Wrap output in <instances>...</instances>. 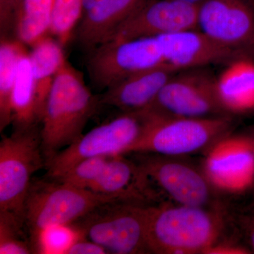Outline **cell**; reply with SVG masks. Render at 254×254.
I'll return each instance as SVG.
<instances>
[{"label": "cell", "mask_w": 254, "mask_h": 254, "mask_svg": "<svg viewBox=\"0 0 254 254\" xmlns=\"http://www.w3.org/2000/svg\"><path fill=\"white\" fill-rule=\"evenodd\" d=\"M99 104L100 98L92 93L83 75L66 62L52 85L40 123L46 166L83 135V128Z\"/></svg>", "instance_id": "1"}, {"label": "cell", "mask_w": 254, "mask_h": 254, "mask_svg": "<svg viewBox=\"0 0 254 254\" xmlns=\"http://www.w3.org/2000/svg\"><path fill=\"white\" fill-rule=\"evenodd\" d=\"M226 213L213 208L163 202L150 205L148 247L150 254H204L220 241Z\"/></svg>", "instance_id": "2"}, {"label": "cell", "mask_w": 254, "mask_h": 254, "mask_svg": "<svg viewBox=\"0 0 254 254\" xmlns=\"http://www.w3.org/2000/svg\"><path fill=\"white\" fill-rule=\"evenodd\" d=\"M113 201L120 200L56 179L33 181L25 205V226L33 254L44 253L43 236L48 230L69 227L97 207Z\"/></svg>", "instance_id": "3"}, {"label": "cell", "mask_w": 254, "mask_h": 254, "mask_svg": "<svg viewBox=\"0 0 254 254\" xmlns=\"http://www.w3.org/2000/svg\"><path fill=\"white\" fill-rule=\"evenodd\" d=\"M150 205L113 201L97 207L69 227L76 236L103 247L108 254H150Z\"/></svg>", "instance_id": "4"}, {"label": "cell", "mask_w": 254, "mask_h": 254, "mask_svg": "<svg viewBox=\"0 0 254 254\" xmlns=\"http://www.w3.org/2000/svg\"><path fill=\"white\" fill-rule=\"evenodd\" d=\"M155 117L148 109L123 112L117 118L95 127L52 159L46 166V177L57 178L92 157L129 154Z\"/></svg>", "instance_id": "5"}, {"label": "cell", "mask_w": 254, "mask_h": 254, "mask_svg": "<svg viewBox=\"0 0 254 254\" xmlns=\"http://www.w3.org/2000/svg\"><path fill=\"white\" fill-rule=\"evenodd\" d=\"M46 167L38 126L14 129L0 143V213L25 225V205L32 177Z\"/></svg>", "instance_id": "6"}, {"label": "cell", "mask_w": 254, "mask_h": 254, "mask_svg": "<svg viewBox=\"0 0 254 254\" xmlns=\"http://www.w3.org/2000/svg\"><path fill=\"white\" fill-rule=\"evenodd\" d=\"M155 115V114H154ZM155 117L141 141L131 153H153L181 157L207 151L231 134V116L210 118H168Z\"/></svg>", "instance_id": "7"}, {"label": "cell", "mask_w": 254, "mask_h": 254, "mask_svg": "<svg viewBox=\"0 0 254 254\" xmlns=\"http://www.w3.org/2000/svg\"><path fill=\"white\" fill-rule=\"evenodd\" d=\"M207 69L194 68L177 71L147 109L162 118L229 116L218 100L217 76Z\"/></svg>", "instance_id": "8"}, {"label": "cell", "mask_w": 254, "mask_h": 254, "mask_svg": "<svg viewBox=\"0 0 254 254\" xmlns=\"http://www.w3.org/2000/svg\"><path fill=\"white\" fill-rule=\"evenodd\" d=\"M137 162L162 195L175 204L213 208L219 206L218 195L203 170L178 157L136 153Z\"/></svg>", "instance_id": "9"}, {"label": "cell", "mask_w": 254, "mask_h": 254, "mask_svg": "<svg viewBox=\"0 0 254 254\" xmlns=\"http://www.w3.org/2000/svg\"><path fill=\"white\" fill-rule=\"evenodd\" d=\"M91 51L87 63L88 73L92 82L102 89L165 63L157 37L112 40Z\"/></svg>", "instance_id": "10"}, {"label": "cell", "mask_w": 254, "mask_h": 254, "mask_svg": "<svg viewBox=\"0 0 254 254\" xmlns=\"http://www.w3.org/2000/svg\"><path fill=\"white\" fill-rule=\"evenodd\" d=\"M205 153L201 170L218 194H241L254 186V141L252 136L228 135Z\"/></svg>", "instance_id": "11"}, {"label": "cell", "mask_w": 254, "mask_h": 254, "mask_svg": "<svg viewBox=\"0 0 254 254\" xmlns=\"http://www.w3.org/2000/svg\"><path fill=\"white\" fill-rule=\"evenodd\" d=\"M197 18L198 30L254 60V0H204Z\"/></svg>", "instance_id": "12"}, {"label": "cell", "mask_w": 254, "mask_h": 254, "mask_svg": "<svg viewBox=\"0 0 254 254\" xmlns=\"http://www.w3.org/2000/svg\"><path fill=\"white\" fill-rule=\"evenodd\" d=\"M197 18L198 6L176 0H150L122 25L110 41L153 38L195 29Z\"/></svg>", "instance_id": "13"}, {"label": "cell", "mask_w": 254, "mask_h": 254, "mask_svg": "<svg viewBox=\"0 0 254 254\" xmlns=\"http://www.w3.org/2000/svg\"><path fill=\"white\" fill-rule=\"evenodd\" d=\"M164 61L177 71L188 68L225 66L235 60L247 58L220 44L198 28L157 37Z\"/></svg>", "instance_id": "14"}, {"label": "cell", "mask_w": 254, "mask_h": 254, "mask_svg": "<svg viewBox=\"0 0 254 254\" xmlns=\"http://www.w3.org/2000/svg\"><path fill=\"white\" fill-rule=\"evenodd\" d=\"M89 190L120 201L153 205L162 203L161 194L138 162L118 155L112 157Z\"/></svg>", "instance_id": "15"}, {"label": "cell", "mask_w": 254, "mask_h": 254, "mask_svg": "<svg viewBox=\"0 0 254 254\" xmlns=\"http://www.w3.org/2000/svg\"><path fill=\"white\" fill-rule=\"evenodd\" d=\"M150 0H83L76 28L80 44L90 50L110 41L119 28Z\"/></svg>", "instance_id": "16"}, {"label": "cell", "mask_w": 254, "mask_h": 254, "mask_svg": "<svg viewBox=\"0 0 254 254\" xmlns=\"http://www.w3.org/2000/svg\"><path fill=\"white\" fill-rule=\"evenodd\" d=\"M177 69L166 63L128 76L105 90L100 103L123 112L147 109Z\"/></svg>", "instance_id": "17"}, {"label": "cell", "mask_w": 254, "mask_h": 254, "mask_svg": "<svg viewBox=\"0 0 254 254\" xmlns=\"http://www.w3.org/2000/svg\"><path fill=\"white\" fill-rule=\"evenodd\" d=\"M217 95L229 116L254 110V60L242 58L225 66L217 76Z\"/></svg>", "instance_id": "18"}, {"label": "cell", "mask_w": 254, "mask_h": 254, "mask_svg": "<svg viewBox=\"0 0 254 254\" xmlns=\"http://www.w3.org/2000/svg\"><path fill=\"white\" fill-rule=\"evenodd\" d=\"M64 48L54 37L48 35L31 46V50L28 51L38 93L40 123L52 85L67 62Z\"/></svg>", "instance_id": "19"}, {"label": "cell", "mask_w": 254, "mask_h": 254, "mask_svg": "<svg viewBox=\"0 0 254 254\" xmlns=\"http://www.w3.org/2000/svg\"><path fill=\"white\" fill-rule=\"evenodd\" d=\"M11 113L14 129L30 128L40 124L38 93L27 49L23 52L18 64L11 97Z\"/></svg>", "instance_id": "20"}, {"label": "cell", "mask_w": 254, "mask_h": 254, "mask_svg": "<svg viewBox=\"0 0 254 254\" xmlns=\"http://www.w3.org/2000/svg\"><path fill=\"white\" fill-rule=\"evenodd\" d=\"M26 46L16 40L1 37L0 44V131H4L12 120L11 97L17 76L18 64Z\"/></svg>", "instance_id": "21"}, {"label": "cell", "mask_w": 254, "mask_h": 254, "mask_svg": "<svg viewBox=\"0 0 254 254\" xmlns=\"http://www.w3.org/2000/svg\"><path fill=\"white\" fill-rule=\"evenodd\" d=\"M53 0H22L15 19L16 39L32 46L50 35Z\"/></svg>", "instance_id": "22"}, {"label": "cell", "mask_w": 254, "mask_h": 254, "mask_svg": "<svg viewBox=\"0 0 254 254\" xmlns=\"http://www.w3.org/2000/svg\"><path fill=\"white\" fill-rule=\"evenodd\" d=\"M83 11V0H53L50 36L66 46L76 33Z\"/></svg>", "instance_id": "23"}, {"label": "cell", "mask_w": 254, "mask_h": 254, "mask_svg": "<svg viewBox=\"0 0 254 254\" xmlns=\"http://www.w3.org/2000/svg\"><path fill=\"white\" fill-rule=\"evenodd\" d=\"M112 157H92L85 159L63 175L53 179L78 188L90 190L99 179Z\"/></svg>", "instance_id": "24"}, {"label": "cell", "mask_w": 254, "mask_h": 254, "mask_svg": "<svg viewBox=\"0 0 254 254\" xmlns=\"http://www.w3.org/2000/svg\"><path fill=\"white\" fill-rule=\"evenodd\" d=\"M24 225L9 214L0 213V254H33L22 232Z\"/></svg>", "instance_id": "25"}, {"label": "cell", "mask_w": 254, "mask_h": 254, "mask_svg": "<svg viewBox=\"0 0 254 254\" xmlns=\"http://www.w3.org/2000/svg\"><path fill=\"white\" fill-rule=\"evenodd\" d=\"M22 0H0V28L1 35L14 28L15 19Z\"/></svg>", "instance_id": "26"}, {"label": "cell", "mask_w": 254, "mask_h": 254, "mask_svg": "<svg viewBox=\"0 0 254 254\" xmlns=\"http://www.w3.org/2000/svg\"><path fill=\"white\" fill-rule=\"evenodd\" d=\"M65 254H107V251L101 246L87 240L83 237L76 236L74 241L71 242L64 250Z\"/></svg>", "instance_id": "27"}, {"label": "cell", "mask_w": 254, "mask_h": 254, "mask_svg": "<svg viewBox=\"0 0 254 254\" xmlns=\"http://www.w3.org/2000/svg\"><path fill=\"white\" fill-rule=\"evenodd\" d=\"M250 250L232 243L230 242L218 241L215 245L208 249L204 254H251Z\"/></svg>", "instance_id": "28"}, {"label": "cell", "mask_w": 254, "mask_h": 254, "mask_svg": "<svg viewBox=\"0 0 254 254\" xmlns=\"http://www.w3.org/2000/svg\"><path fill=\"white\" fill-rule=\"evenodd\" d=\"M239 226L243 230L251 252H254V220L249 215H242L238 220Z\"/></svg>", "instance_id": "29"}, {"label": "cell", "mask_w": 254, "mask_h": 254, "mask_svg": "<svg viewBox=\"0 0 254 254\" xmlns=\"http://www.w3.org/2000/svg\"><path fill=\"white\" fill-rule=\"evenodd\" d=\"M176 1L186 3V4L194 5V6H198V5H199L200 3L203 2L204 0H176Z\"/></svg>", "instance_id": "30"}, {"label": "cell", "mask_w": 254, "mask_h": 254, "mask_svg": "<svg viewBox=\"0 0 254 254\" xmlns=\"http://www.w3.org/2000/svg\"><path fill=\"white\" fill-rule=\"evenodd\" d=\"M247 215H249V216L251 217V218L254 220V205L252 207L250 213L247 214Z\"/></svg>", "instance_id": "31"}, {"label": "cell", "mask_w": 254, "mask_h": 254, "mask_svg": "<svg viewBox=\"0 0 254 254\" xmlns=\"http://www.w3.org/2000/svg\"><path fill=\"white\" fill-rule=\"evenodd\" d=\"M252 138H253V139H254V133L253 135H252Z\"/></svg>", "instance_id": "32"}]
</instances>
